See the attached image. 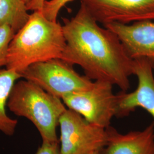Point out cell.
Segmentation results:
<instances>
[{"instance_id":"cell-1","label":"cell","mask_w":154,"mask_h":154,"mask_svg":"<svg viewBox=\"0 0 154 154\" xmlns=\"http://www.w3.org/2000/svg\"><path fill=\"white\" fill-rule=\"evenodd\" d=\"M63 21L66 47L61 59L79 65L91 80L108 82L126 92L134 61L116 34L100 26L81 5L74 16Z\"/></svg>"},{"instance_id":"cell-2","label":"cell","mask_w":154,"mask_h":154,"mask_svg":"<svg viewBox=\"0 0 154 154\" xmlns=\"http://www.w3.org/2000/svg\"><path fill=\"white\" fill-rule=\"evenodd\" d=\"M65 47L62 25L47 19L41 10L33 11L11 40L6 69L21 74L34 63L61 59Z\"/></svg>"},{"instance_id":"cell-3","label":"cell","mask_w":154,"mask_h":154,"mask_svg":"<svg viewBox=\"0 0 154 154\" xmlns=\"http://www.w3.org/2000/svg\"><path fill=\"white\" fill-rule=\"evenodd\" d=\"M7 107L14 115L31 122L42 142L59 143L57 128L60 116L67 109L62 99L23 79L13 87Z\"/></svg>"},{"instance_id":"cell-4","label":"cell","mask_w":154,"mask_h":154,"mask_svg":"<svg viewBox=\"0 0 154 154\" xmlns=\"http://www.w3.org/2000/svg\"><path fill=\"white\" fill-rule=\"evenodd\" d=\"M20 74L22 79L61 99L67 95L89 88L93 83L88 77L78 74L72 65L60 58L34 63Z\"/></svg>"},{"instance_id":"cell-5","label":"cell","mask_w":154,"mask_h":154,"mask_svg":"<svg viewBox=\"0 0 154 154\" xmlns=\"http://www.w3.org/2000/svg\"><path fill=\"white\" fill-rule=\"evenodd\" d=\"M112 86L108 82L95 81L89 88L67 95L62 100L67 109L90 123L107 128L118 114V95L113 93Z\"/></svg>"},{"instance_id":"cell-6","label":"cell","mask_w":154,"mask_h":154,"mask_svg":"<svg viewBox=\"0 0 154 154\" xmlns=\"http://www.w3.org/2000/svg\"><path fill=\"white\" fill-rule=\"evenodd\" d=\"M61 154H88L105 148L107 143V128L96 126L82 116L67 109L59 119Z\"/></svg>"},{"instance_id":"cell-7","label":"cell","mask_w":154,"mask_h":154,"mask_svg":"<svg viewBox=\"0 0 154 154\" xmlns=\"http://www.w3.org/2000/svg\"><path fill=\"white\" fill-rule=\"evenodd\" d=\"M91 16L103 25L110 23L154 20V0H79Z\"/></svg>"},{"instance_id":"cell-8","label":"cell","mask_w":154,"mask_h":154,"mask_svg":"<svg viewBox=\"0 0 154 154\" xmlns=\"http://www.w3.org/2000/svg\"><path fill=\"white\" fill-rule=\"evenodd\" d=\"M134 61V75L138 78L135 90L118 95V116H127L137 107L147 111L154 119V63L146 58Z\"/></svg>"},{"instance_id":"cell-9","label":"cell","mask_w":154,"mask_h":154,"mask_svg":"<svg viewBox=\"0 0 154 154\" xmlns=\"http://www.w3.org/2000/svg\"><path fill=\"white\" fill-rule=\"evenodd\" d=\"M104 27L116 34L132 59L146 58L154 63V20L131 25L114 22Z\"/></svg>"},{"instance_id":"cell-10","label":"cell","mask_w":154,"mask_h":154,"mask_svg":"<svg viewBox=\"0 0 154 154\" xmlns=\"http://www.w3.org/2000/svg\"><path fill=\"white\" fill-rule=\"evenodd\" d=\"M107 143L101 154H154V122L143 130L126 134L107 128Z\"/></svg>"},{"instance_id":"cell-11","label":"cell","mask_w":154,"mask_h":154,"mask_svg":"<svg viewBox=\"0 0 154 154\" xmlns=\"http://www.w3.org/2000/svg\"><path fill=\"white\" fill-rule=\"evenodd\" d=\"M21 78V74L14 70H0V132L9 137L16 132L18 121L8 115L6 107L13 87Z\"/></svg>"},{"instance_id":"cell-12","label":"cell","mask_w":154,"mask_h":154,"mask_svg":"<svg viewBox=\"0 0 154 154\" xmlns=\"http://www.w3.org/2000/svg\"><path fill=\"white\" fill-rule=\"evenodd\" d=\"M28 11L22 0H0V26H9L17 33L28 22Z\"/></svg>"},{"instance_id":"cell-13","label":"cell","mask_w":154,"mask_h":154,"mask_svg":"<svg viewBox=\"0 0 154 154\" xmlns=\"http://www.w3.org/2000/svg\"><path fill=\"white\" fill-rule=\"evenodd\" d=\"M15 34L9 26H0V70L6 66L9 47Z\"/></svg>"},{"instance_id":"cell-14","label":"cell","mask_w":154,"mask_h":154,"mask_svg":"<svg viewBox=\"0 0 154 154\" xmlns=\"http://www.w3.org/2000/svg\"><path fill=\"white\" fill-rule=\"evenodd\" d=\"M73 0H47L45 2L42 10L44 16L48 20L57 21L61 9Z\"/></svg>"},{"instance_id":"cell-15","label":"cell","mask_w":154,"mask_h":154,"mask_svg":"<svg viewBox=\"0 0 154 154\" xmlns=\"http://www.w3.org/2000/svg\"><path fill=\"white\" fill-rule=\"evenodd\" d=\"M35 154H61L59 143L42 142Z\"/></svg>"},{"instance_id":"cell-16","label":"cell","mask_w":154,"mask_h":154,"mask_svg":"<svg viewBox=\"0 0 154 154\" xmlns=\"http://www.w3.org/2000/svg\"><path fill=\"white\" fill-rule=\"evenodd\" d=\"M47 0H32L27 4L28 11H39L42 10L45 2Z\"/></svg>"},{"instance_id":"cell-17","label":"cell","mask_w":154,"mask_h":154,"mask_svg":"<svg viewBox=\"0 0 154 154\" xmlns=\"http://www.w3.org/2000/svg\"><path fill=\"white\" fill-rule=\"evenodd\" d=\"M88 154H101V151H94V152H90V153Z\"/></svg>"},{"instance_id":"cell-18","label":"cell","mask_w":154,"mask_h":154,"mask_svg":"<svg viewBox=\"0 0 154 154\" xmlns=\"http://www.w3.org/2000/svg\"><path fill=\"white\" fill-rule=\"evenodd\" d=\"M24 2H25L26 4H29L30 2H31L32 0H22Z\"/></svg>"}]
</instances>
